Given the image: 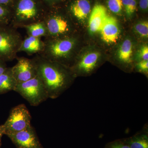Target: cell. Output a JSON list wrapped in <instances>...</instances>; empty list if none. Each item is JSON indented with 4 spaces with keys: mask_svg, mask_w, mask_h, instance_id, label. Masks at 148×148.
<instances>
[{
    "mask_svg": "<svg viewBox=\"0 0 148 148\" xmlns=\"http://www.w3.org/2000/svg\"><path fill=\"white\" fill-rule=\"evenodd\" d=\"M37 76L47 91L49 98H58L71 87L75 75L70 67L51 61L39 54L32 58Z\"/></svg>",
    "mask_w": 148,
    "mask_h": 148,
    "instance_id": "1",
    "label": "cell"
},
{
    "mask_svg": "<svg viewBox=\"0 0 148 148\" xmlns=\"http://www.w3.org/2000/svg\"><path fill=\"white\" fill-rule=\"evenodd\" d=\"M45 6H48L42 0H16L12 8L10 25L17 29L43 21L49 10Z\"/></svg>",
    "mask_w": 148,
    "mask_h": 148,
    "instance_id": "2",
    "label": "cell"
},
{
    "mask_svg": "<svg viewBox=\"0 0 148 148\" xmlns=\"http://www.w3.org/2000/svg\"><path fill=\"white\" fill-rule=\"evenodd\" d=\"M72 36L45 38L44 49L39 54L51 61L71 68L70 63L76 43L75 38Z\"/></svg>",
    "mask_w": 148,
    "mask_h": 148,
    "instance_id": "3",
    "label": "cell"
},
{
    "mask_svg": "<svg viewBox=\"0 0 148 148\" xmlns=\"http://www.w3.org/2000/svg\"><path fill=\"white\" fill-rule=\"evenodd\" d=\"M22 37L10 24L0 26V58L5 62L17 58Z\"/></svg>",
    "mask_w": 148,
    "mask_h": 148,
    "instance_id": "4",
    "label": "cell"
},
{
    "mask_svg": "<svg viewBox=\"0 0 148 148\" xmlns=\"http://www.w3.org/2000/svg\"><path fill=\"white\" fill-rule=\"evenodd\" d=\"M14 91L33 106H39L49 98L44 86L38 76L25 82L18 83Z\"/></svg>",
    "mask_w": 148,
    "mask_h": 148,
    "instance_id": "5",
    "label": "cell"
},
{
    "mask_svg": "<svg viewBox=\"0 0 148 148\" xmlns=\"http://www.w3.org/2000/svg\"><path fill=\"white\" fill-rule=\"evenodd\" d=\"M43 21L47 30L48 36L46 38H55L71 35V22L65 15L48 10Z\"/></svg>",
    "mask_w": 148,
    "mask_h": 148,
    "instance_id": "6",
    "label": "cell"
},
{
    "mask_svg": "<svg viewBox=\"0 0 148 148\" xmlns=\"http://www.w3.org/2000/svg\"><path fill=\"white\" fill-rule=\"evenodd\" d=\"M32 116L24 104H19L11 110L3 126L4 135H8L26 129L31 125Z\"/></svg>",
    "mask_w": 148,
    "mask_h": 148,
    "instance_id": "7",
    "label": "cell"
},
{
    "mask_svg": "<svg viewBox=\"0 0 148 148\" xmlns=\"http://www.w3.org/2000/svg\"><path fill=\"white\" fill-rule=\"evenodd\" d=\"M7 136L17 148H43L32 125L26 129Z\"/></svg>",
    "mask_w": 148,
    "mask_h": 148,
    "instance_id": "8",
    "label": "cell"
},
{
    "mask_svg": "<svg viewBox=\"0 0 148 148\" xmlns=\"http://www.w3.org/2000/svg\"><path fill=\"white\" fill-rule=\"evenodd\" d=\"M17 63L11 67L14 78L17 83L25 82L37 76L36 66L32 58H17Z\"/></svg>",
    "mask_w": 148,
    "mask_h": 148,
    "instance_id": "9",
    "label": "cell"
},
{
    "mask_svg": "<svg viewBox=\"0 0 148 148\" xmlns=\"http://www.w3.org/2000/svg\"><path fill=\"white\" fill-rule=\"evenodd\" d=\"M100 56L98 52H91L73 64L71 69L75 76L89 75L94 71L98 66Z\"/></svg>",
    "mask_w": 148,
    "mask_h": 148,
    "instance_id": "10",
    "label": "cell"
},
{
    "mask_svg": "<svg viewBox=\"0 0 148 148\" xmlns=\"http://www.w3.org/2000/svg\"><path fill=\"white\" fill-rule=\"evenodd\" d=\"M100 32L101 38L105 42L108 44L116 42L120 34L119 25L116 18L109 15Z\"/></svg>",
    "mask_w": 148,
    "mask_h": 148,
    "instance_id": "11",
    "label": "cell"
},
{
    "mask_svg": "<svg viewBox=\"0 0 148 148\" xmlns=\"http://www.w3.org/2000/svg\"><path fill=\"white\" fill-rule=\"evenodd\" d=\"M108 15L107 8L104 5L97 4L94 7L91 11L88 22L90 34H94L100 32Z\"/></svg>",
    "mask_w": 148,
    "mask_h": 148,
    "instance_id": "12",
    "label": "cell"
},
{
    "mask_svg": "<svg viewBox=\"0 0 148 148\" xmlns=\"http://www.w3.org/2000/svg\"><path fill=\"white\" fill-rule=\"evenodd\" d=\"M41 38L27 36L22 40L18 52H25L29 55L41 53L45 48L44 41Z\"/></svg>",
    "mask_w": 148,
    "mask_h": 148,
    "instance_id": "13",
    "label": "cell"
},
{
    "mask_svg": "<svg viewBox=\"0 0 148 148\" xmlns=\"http://www.w3.org/2000/svg\"><path fill=\"white\" fill-rule=\"evenodd\" d=\"M91 11L90 2L88 0H75L69 7V11L72 16L78 20H85Z\"/></svg>",
    "mask_w": 148,
    "mask_h": 148,
    "instance_id": "14",
    "label": "cell"
},
{
    "mask_svg": "<svg viewBox=\"0 0 148 148\" xmlns=\"http://www.w3.org/2000/svg\"><path fill=\"white\" fill-rule=\"evenodd\" d=\"M17 84L14 77L11 67H7L0 75V95L14 91Z\"/></svg>",
    "mask_w": 148,
    "mask_h": 148,
    "instance_id": "15",
    "label": "cell"
},
{
    "mask_svg": "<svg viewBox=\"0 0 148 148\" xmlns=\"http://www.w3.org/2000/svg\"><path fill=\"white\" fill-rule=\"evenodd\" d=\"M130 148H148L147 127L129 138L124 139Z\"/></svg>",
    "mask_w": 148,
    "mask_h": 148,
    "instance_id": "16",
    "label": "cell"
},
{
    "mask_svg": "<svg viewBox=\"0 0 148 148\" xmlns=\"http://www.w3.org/2000/svg\"><path fill=\"white\" fill-rule=\"evenodd\" d=\"M132 42L127 39L122 42L119 49L118 58L120 63L127 66L132 63Z\"/></svg>",
    "mask_w": 148,
    "mask_h": 148,
    "instance_id": "17",
    "label": "cell"
},
{
    "mask_svg": "<svg viewBox=\"0 0 148 148\" xmlns=\"http://www.w3.org/2000/svg\"><path fill=\"white\" fill-rule=\"evenodd\" d=\"M23 28L26 30L28 36L39 38L47 37V29L43 21L29 24Z\"/></svg>",
    "mask_w": 148,
    "mask_h": 148,
    "instance_id": "18",
    "label": "cell"
},
{
    "mask_svg": "<svg viewBox=\"0 0 148 148\" xmlns=\"http://www.w3.org/2000/svg\"><path fill=\"white\" fill-rule=\"evenodd\" d=\"M12 17V8L5 6L0 5V26L10 24Z\"/></svg>",
    "mask_w": 148,
    "mask_h": 148,
    "instance_id": "19",
    "label": "cell"
},
{
    "mask_svg": "<svg viewBox=\"0 0 148 148\" xmlns=\"http://www.w3.org/2000/svg\"><path fill=\"white\" fill-rule=\"evenodd\" d=\"M134 29L136 33L141 37L147 38L148 37V23L147 21L139 22L135 25Z\"/></svg>",
    "mask_w": 148,
    "mask_h": 148,
    "instance_id": "20",
    "label": "cell"
},
{
    "mask_svg": "<svg viewBox=\"0 0 148 148\" xmlns=\"http://www.w3.org/2000/svg\"><path fill=\"white\" fill-rule=\"evenodd\" d=\"M122 3L127 16H132L136 10V0H122Z\"/></svg>",
    "mask_w": 148,
    "mask_h": 148,
    "instance_id": "21",
    "label": "cell"
},
{
    "mask_svg": "<svg viewBox=\"0 0 148 148\" xmlns=\"http://www.w3.org/2000/svg\"><path fill=\"white\" fill-rule=\"evenodd\" d=\"M108 7L110 10L115 14H119L122 10V0H108Z\"/></svg>",
    "mask_w": 148,
    "mask_h": 148,
    "instance_id": "22",
    "label": "cell"
},
{
    "mask_svg": "<svg viewBox=\"0 0 148 148\" xmlns=\"http://www.w3.org/2000/svg\"><path fill=\"white\" fill-rule=\"evenodd\" d=\"M104 148H130L124 139L116 140L106 144Z\"/></svg>",
    "mask_w": 148,
    "mask_h": 148,
    "instance_id": "23",
    "label": "cell"
},
{
    "mask_svg": "<svg viewBox=\"0 0 148 148\" xmlns=\"http://www.w3.org/2000/svg\"><path fill=\"white\" fill-rule=\"evenodd\" d=\"M135 69L139 73L147 75L148 73V61H141L137 62L135 65Z\"/></svg>",
    "mask_w": 148,
    "mask_h": 148,
    "instance_id": "24",
    "label": "cell"
},
{
    "mask_svg": "<svg viewBox=\"0 0 148 148\" xmlns=\"http://www.w3.org/2000/svg\"><path fill=\"white\" fill-rule=\"evenodd\" d=\"M138 62L141 61H148V47L144 46L141 48L137 56Z\"/></svg>",
    "mask_w": 148,
    "mask_h": 148,
    "instance_id": "25",
    "label": "cell"
},
{
    "mask_svg": "<svg viewBox=\"0 0 148 148\" xmlns=\"http://www.w3.org/2000/svg\"><path fill=\"white\" fill-rule=\"evenodd\" d=\"M16 0H0V5L12 8Z\"/></svg>",
    "mask_w": 148,
    "mask_h": 148,
    "instance_id": "26",
    "label": "cell"
},
{
    "mask_svg": "<svg viewBox=\"0 0 148 148\" xmlns=\"http://www.w3.org/2000/svg\"><path fill=\"white\" fill-rule=\"evenodd\" d=\"M140 8L143 10H146L148 8V0H140Z\"/></svg>",
    "mask_w": 148,
    "mask_h": 148,
    "instance_id": "27",
    "label": "cell"
},
{
    "mask_svg": "<svg viewBox=\"0 0 148 148\" xmlns=\"http://www.w3.org/2000/svg\"><path fill=\"white\" fill-rule=\"evenodd\" d=\"M7 67L6 62L0 58V75L3 73Z\"/></svg>",
    "mask_w": 148,
    "mask_h": 148,
    "instance_id": "28",
    "label": "cell"
},
{
    "mask_svg": "<svg viewBox=\"0 0 148 148\" xmlns=\"http://www.w3.org/2000/svg\"><path fill=\"white\" fill-rule=\"evenodd\" d=\"M42 1L48 6L51 7V6L55 4V3L61 0H42Z\"/></svg>",
    "mask_w": 148,
    "mask_h": 148,
    "instance_id": "29",
    "label": "cell"
},
{
    "mask_svg": "<svg viewBox=\"0 0 148 148\" xmlns=\"http://www.w3.org/2000/svg\"><path fill=\"white\" fill-rule=\"evenodd\" d=\"M4 135V131L3 126V125H0V148L1 146L2 138L3 135Z\"/></svg>",
    "mask_w": 148,
    "mask_h": 148,
    "instance_id": "30",
    "label": "cell"
}]
</instances>
